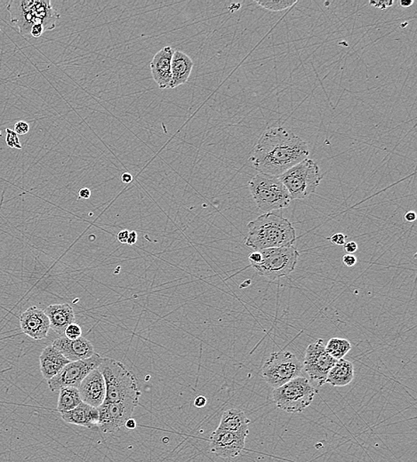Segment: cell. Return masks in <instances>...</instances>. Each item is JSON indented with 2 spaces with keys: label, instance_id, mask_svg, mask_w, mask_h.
Wrapping results in <instances>:
<instances>
[{
  "label": "cell",
  "instance_id": "6da1fadb",
  "mask_svg": "<svg viewBox=\"0 0 417 462\" xmlns=\"http://www.w3.org/2000/svg\"><path fill=\"white\" fill-rule=\"evenodd\" d=\"M309 155L307 142L287 128L279 127L264 132L253 149L250 161L257 171L280 177Z\"/></svg>",
  "mask_w": 417,
  "mask_h": 462
},
{
  "label": "cell",
  "instance_id": "7a4b0ae2",
  "mask_svg": "<svg viewBox=\"0 0 417 462\" xmlns=\"http://www.w3.org/2000/svg\"><path fill=\"white\" fill-rule=\"evenodd\" d=\"M245 245L256 251L293 246L297 233L286 218L273 213L263 214L250 221Z\"/></svg>",
  "mask_w": 417,
  "mask_h": 462
},
{
  "label": "cell",
  "instance_id": "3957f363",
  "mask_svg": "<svg viewBox=\"0 0 417 462\" xmlns=\"http://www.w3.org/2000/svg\"><path fill=\"white\" fill-rule=\"evenodd\" d=\"M11 22L18 28L20 34L30 37L35 25H42L45 31L54 30L60 19V13L50 1L43 0H12L6 6Z\"/></svg>",
  "mask_w": 417,
  "mask_h": 462
},
{
  "label": "cell",
  "instance_id": "277c9868",
  "mask_svg": "<svg viewBox=\"0 0 417 462\" xmlns=\"http://www.w3.org/2000/svg\"><path fill=\"white\" fill-rule=\"evenodd\" d=\"M98 369L105 381V403L133 402L139 405L142 393L133 371L120 361L105 357Z\"/></svg>",
  "mask_w": 417,
  "mask_h": 462
},
{
  "label": "cell",
  "instance_id": "5b68a950",
  "mask_svg": "<svg viewBox=\"0 0 417 462\" xmlns=\"http://www.w3.org/2000/svg\"><path fill=\"white\" fill-rule=\"evenodd\" d=\"M249 187L257 207L263 213L283 209L291 203L290 194L279 177L259 173L250 180Z\"/></svg>",
  "mask_w": 417,
  "mask_h": 462
},
{
  "label": "cell",
  "instance_id": "8992f818",
  "mask_svg": "<svg viewBox=\"0 0 417 462\" xmlns=\"http://www.w3.org/2000/svg\"><path fill=\"white\" fill-rule=\"evenodd\" d=\"M279 178L287 187L291 200H304L314 194L321 183L322 175L317 163L304 159L288 169Z\"/></svg>",
  "mask_w": 417,
  "mask_h": 462
},
{
  "label": "cell",
  "instance_id": "52a82bcc",
  "mask_svg": "<svg viewBox=\"0 0 417 462\" xmlns=\"http://www.w3.org/2000/svg\"><path fill=\"white\" fill-rule=\"evenodd\" d=\"M317 391L307 378L298 376L273 392V402L283 411L295 413L307 409L314 401Z\"/></svg>",
  "mask_w": 417,
  "mask_h": 462
},
{
  "label": "cell",
  "instance_id": "ba28073f",
  "mask_svg": "<svg viewBox=\"0 0 417 462\" xmlns=\"http://www.w3.org/2000/svg\"><path fill=\"white\" fill-rule=\"evenodd\" d=\"M262 260L252 265L260 276L275 280L294 272L299 260V253L293 246L261 250Z\"/></svg>",
  "mask_w": 417,
  "mask_h": 462
},
{
  "label": "cell",
  "instance_id": "9c48e42d",
  "mask_svg": "<svg viewBox=\"0 0 417 462\" xmlns=\"http://www.w3.org/2000/svg\"><path fill=\"white\" fill-rule=\"evenodd\" d=\"M302 363L290 352H273L263 364L261 375L267 384L274 388L300 376Z\"/></svg>",
  "mask_w": 417,
  "mask_h": 462
},
{
  "label": "cell",
  "instance_id": "30bf717a",
  "mask_svg": "<svg viewBox=\"0 0 417 462\" xmlns=\"http://www.w3.org/2000/svg\"><path fill=\"white\" fill-rule=\"evenodd\" d=\"M102 362L103 357L95 353L90 359L69 363L60 373L47 381L48 387L52 391H60L65 387L79 388L82 381Z\"/></svg>",
  "mask_w": 417,
  "mask_h": 462
},
{
  "label": "cell",
  "instance_id": "8fae6325",
  "mask_svg": "<svg viewBox=\"0 0 417 462\" xmlns=\"http://www.w3.org/2000/svg\"><path fill=\"white\" fill-rule=\"evenodd\" d=\"M336 361L326 352L323 340H318L308 346L302 369L321 387L326 383L329 371Z\"/></svg>",
  "mask_w": 417,
  "mask_h": 462
},
{
  "label": "cell",
  "instance_id": "7c38bea8",
  "mask_svg": "<svg viewBox=\"0 0 417 462\" xmlns=\"http://www.w3.org/2000/svg\"><path fill=\"white\" fill-rule=\"evenodd\" d=\"M133 402L105 403L98 408V426L103 433H115L125 427L127 420L132 418L135 408Z\"/></svg>",
  "mask_w": 417,
  "mask_h": 462
},
{
  "label": "cell",
  "instance_id": "4fadbf2b",
  "mask_svg": "<svg viewBox=\"0 0 417 462\" xmlns=\"http://www.w3.org/2000/svg\"><path fill=\"white\" fill-rule=\"evenodd\" d=\"M248 435L217 429L210 437V451L224 458L238 457L244 450Z\"/></svg>",
  "mask_w": 417,
  "mask_h": 462
},
{
  "label": "cell",
  "instance_id": "5bb4252c",
  "mask_svg": "<svg viewBox=\"0 0 417 462\" xmlns=\"http://www.w3.org/2000/svg\"><path fill=\"white\" fill-rule=\"evenodd\" d=\"M78 390L85 404L98 408L105 401L106 386L98 368L93 370L79 385Z\"/></svg>",
  "mask_w": 417,
  "mask_h": 462
},
{
  "label": "cell",
  "instance_id": "9a60e30c",
  "mask_svg": "<svg viewBox=\"0 0 417 462\" xmlns=\"http://www.w3.org/2000/svg\"><path fill=\"white\" fill-rule=\"evenodd\" d=\"M20 325L23 332L34 340L46 338L50 332V319L44 311L33 306L23 312L20 317Z\"/></svg>",
  "mask_w": 417,
  "mask_h": 462
},
{
  "label": "cell",
  "instance_id": "2e32d148",
  "mask_svg": "<svg viewBox=\"0 0 417 462\" xmlns=\"http://www.w3.org/2000/svg\"><path fill=\"white\" fill-rule=\"evenodd\" d=\"M52 345L71 362L90 359L95 354L93 344L83 337L69 340L65 336H61L55 340Z\"/></svg>",
  "mask_w": 417,
  "mask_h": 462
},
{
  "label": "cell",
  "instance_id": "e0dca14e",
  "mask_svg": "<svg viewBox=\"0 0 417 462\" xmlns=\"http://www.w3.org/2000/svg\"><path fill=\"white\" fill-rule=\"evenodd\" d=\"M171 47H163L151 62V71L156 84L161 89L170 88L172 81L171 62L173 54Z\"/></svg>",
  "mask_w": 417,
  "mask_h": 462
},
{
  "label": "cell",
  "instance_id": "ac0fdd59",
  "mask_svg": "<svg viewBox=\"0 0 417 462\" xmlns=\"http://www.w3.org/2000/svg\"><path fill=\"white\" fill-rule=\"evenodd\" d=\"M62 419L69 425L84 427V428L92 429L98 425L99 411L98 408L85 403H81L77 408L72 411L61 413Z\"/></svg>",
  "mask_w": 417,
  "mask_h": 462
},
{
  "label": "cell",
  "instance_id": "d6986e66",
  "mask_svg": "<svg viewBox=\"0 0 417 462\" xmlns=\"http://www.w3.org/2000/svg\"><path fill=\"white\" fill-rule=\"evenodd\" d=\"M50 322V328L64 336L65 329L75 323V312L71 305L67 304L48 306L44 311Z\"/></svg>",
  "mask_w": 417,
  "mask_h": 462
},
{
  "label": "cell",
  "instance_id": "ffe728a7",
  "mask_svg": "<svg viewBox=\"0 0 417 462\" xmlns=\"http://www.w3.org/2000/svg\"><path fill=\"white\" fill-rule=\"evenodd\" d=\"M40 371L43 377L50 381L60 373L66 364L71 363L53 345H48L44 349L40 357Z\"/></svg>",
  "mask_w": 417,
  "mask_h": 462
},
{
  "label": "cell",
  "instance_id": "44dd1931",
  "mask_svg": "<svg viewBox=\"0 0 417 462\" xmlns=\"http://www.w3.org/2000/svg\"><path fill=\"white\" fill-rule=\"evenodd\" d=\"M193 67L194 62L189 55L180 50L173 51L171 62L172 81L170 88H176L189 81Z\"/></svg>",
  "mask_w": 417,
  "mask_h": 462
},
{
  "label": "cell",
  "instance_id": "7402d4cb",
  "mask_svg": "<svg viewBox=\"0 0 417 462\" xmlns=\"http://www.w3.org/2000/svg\"><path fill=\"white\" fill-rule=\"evenodd\" d=\"M250 420L241 409L232 408L222 413L218 429L249 436Z\"/></svg>",
  "mask_w": 417,
  "mask_h": 462
},
{
  "label": "cell",
  "instance_id": "603a6c76",
  "mask_svg": "<svg viewBox=\"0 0 417 462\" xmlns=\"http://www.w3.org/2000/svg\"><path fill=\"white\" fill-rule=\"evenodd\" d=\"M354 379V366L353 363L346 359L337 360L330 369L326 377V383L333 387H345Z\"/></svg>",
  "mask_w": 417,
  "mask_h": 462
},
{
  "label": "cell",
  "instance_id": "cb8c5ba5",
  "mask_svg": "<svg viewBox=\"0 0 417 462\" xmlns=\"http://www.w3.org/2000/svg\"><path fill=\"white\" fill-rule=\"evenodd\" d=\"M59 391L57 410L60 413L72 411L83 403L78 388L65 387Z\"/></svg>",
  "mask_w": 417,
  "mask_h": 462
},
{
  "label": "cell",
  "instance_id": "d4e9b609",
  "mask_svg": "<svg viewBox=\"0 0 417 462\" xmlns=\"http://www.w3.org/2000/svg\"><path fill=\"white\" fill-rule=\"evenodd\" d=\"M325 347L329 355L336 360L343 359L352 350V344L349 340L342 338L330 339Z\"/></svg>",
  "mask_w": 417,
  "mask_h": 462
},
{
  "label": "cell",
  "instance_id": "484cf974",
  "mask_svg": "<svg viewBox=\"0 0 417 462\" xmlns=\"http://www.w3.org/2000/svg\"><path fill=\"white\" fill-rule=\"evenodd\" d=\"M261 8L269 10V11L279 12L284 11L297 4V1L290 0H282V1H255Z\"/></svg>",
  "mask_w": 417,
  "mask_h": 462
},
{
  "label": "cell",
  "instance_id": "4316f807",
  "mask_svg": "<svg viewBox=\"0 0 417 462\" xmlns=\"http://www.w3.org/2000/svg\"><path fill=\"white\" fill-rule=\"evenodd\" d=\"M81 328L76 323H73L65 329L64 336L69 340H77L79 337H81Z\"/></svg>",
  "mask_w": 417,
  "mask_h": 462
},
{
  "label": "cell",
  "instance_id": "83f0119b",
  "mask_svg": "<svg viewBox=\"0 0 417 462\" xmlns=\"http://www.w3.org/2000/svg\"><path fill=\"white\" fill-rule=\"evenodd\" d=\"M6 144H8L9 147L11 148L22 149V145L20 144L18 137H17V134L15 133V132H13L11 129H9V128H6Z\"/></svg>",
  "mask_w": 417,
  "mask_h": 462
},
{
  "label": "cell",
  "instance_id": "f1b7e54d",
  "mask_svg": "<svg viewBox=\"0 0 417 462\" xmlns=\"http://www.w3.org/2000/svg\"><path fill=\"white\" fill-rule=\"evenodd\" d=\"M30 131L29 124L25 121H19L15 125V133L19 135H24Z\"/></svg>",
  "mask_w": 417,
  "mask_h": 462
},
{
  "label": "cell",
  "instance_id": "f546056e",
  "mask_svg": "<svg viewBox=\"0 0 417 462\" xmlns=\"http://www.w3.org/2000/svg\"><path fill=\"white\" fill-rule=\"evenodd\" d=\"M347 236L343 233H336L329 238V241L336 246H343L346 243Z\"/></svg>",
  "mask_w": 417,
  "mask_h": 462
},
{
  "label": "cell",
  "instance_id": "4dcf8cb0",
  "mask_svg": "<svg viewBox=\"0 0 417 462\" xmlns=\"http://www.w3.org/2000/svg\"><path fill=\"white\" fill-rule=\"evenodd\" d=\"M394 4V2L392 0H383V1H370V5L375 6V8L379 9H387L391 8L392 5Z\"/></svg>",
  "mask_w": 417,
  "mask_h": 462
},
{
  "label": "cell",
  "instance_id": "1f68e13d",
  "mask_svg": "<svg viewBox=\"0 0 417 462\" xmlns=\"http://www.w3.org/2000/svg\"><path fill=\"white\" fill-rule=\"evenodd\" d=\"M343 262L346 267H352L356 265L357 258L354 255H345L343 257Z\"/></svg>",
  "mask_w": 417,
  "mask_h": 462
},
{
  "label": "cell",
  "instance_id": "d6a6232c",
  "mask_svg": "<svg viewBox=\"0 0 417 462\" xmlns=\"http://www.w3.org/2000/svg\"><path fill=\"white\" fill-rule=\"evenodd\" d=\"M45 33V29L42 25H35L33 29L30 30V37L38 38L42 36V34Z\"/></svg>",
  "mask_w": 417,
  "mask_h": 462
},
{
  "label": "cell",
  "instance_id": "836d02e7",
  "mask_svg": "<svg viewBox=\"0 0 417 462\" xmlns=\"http://www.w3.org/2000/svg\"><path fill=\"white\" fill-rule=\"evenodd\" d=\"M345 250L347 253H349V255H353L354 253L357 252L358 250V245L356 242L354 241H349L346 242L345 245Z\"/></svg>",
  "mask_w": 417,
  "mask_h": 462
},
{
  "label": "cell",
  "instance_id": "e575fe53",
  "mask_svg": "<svg viewBox=\"0 0 417 462\" xmlns=\"http://www.w3.org/2000/svg\"><path fill=\"white\" fill-rule=\"evenodd\" d=\"M130 231L127 229H124L121 231L119 234H118V241H119L121 244H127L128 236H130Z\"/></svg>",
  "mask_w": 417,
  "mask_h": 462
},
{
  "label": "cell",
  "instance_id": "d590c367",
  "mask_svg": "<svg viewBox=\"0 0 417 462\" xmlns=\"http://www.w3.org/2000/svg\"><path fill=\"white\" fill-rule=\"evenodd\" d=\"M207 398L203 397V395H199L194 400V405H195L198 408H202L205 405H207Z\"/></svg>",
  "mask_w": 417,
  "mask_h": 462
},
{
  "label": "cell",
  "instance_id": "8d00e7d4",
  "mask_svg": "<svg viewBox=\"0 0 417 462\" xmlns=\"http://www.w3.org/2000/svg\"><path fill=\"white\" fill-rule=\"evenodd\" d=\"M79 196L82 200H88L91 197V190L88 189V187H83V189L79 191Z\"/></svg>",
  "mask_w": 417,
  "mask_h": 462
},
{
  "label": "cell",
  "instance_id": "74e56055",
  "mask_svg": "<svg viewBox=\"0 0 417 462\" xmlns=\"http://www.w3.org/2000/svg\"><path fill=\"white\" fill-rule=\"evenodd\" d=\"M137 238L138 236L137 232L135 231H130V236H128V239H127V245H135V243L137 242Z\"/></svg>",
  "mask_w": 417,
  "mask_h": 462
},
{
  "label": "cell",
  "instance_id": "f35d334b",
  "mask_svg": "<svg viewBox=\"0 0 417 462\" xmlns=\"http://www.w3.org/2000/svg\"><path fill=\"white\" fill-rule=\"evenodd\" d=\"M405 220L409 222H413L416 220V214L413 211H409L405 214Z\"/></svg>",
  "mask_w": 417,
  "mask_h": 462
},
{
  "label": "cell",
  "instance_id": "ab89813d",
  "mask_svg": "<svg viewBox=\"0 0 417 462\" xmlns=\"http://www.w3.org/2000/svg\"><path fill=\"white\" fill-rule=\"evenodd\" d=\"M125 427H126V429H135L137 428V422H135V420L133 418H130V420H127L126 425H125Z\"/></svg>",
  "mask_w": 417,
  "mask_h": 462
},
{
  "label": "cell",
  "instance_id": "60d3db41",
  "mask_svg": "<svg viewBox=\"0 0 417 462\" xmlns=\"http://www.w3.org/2000/svg\"><path fill=\"white\" fill-rule=\"evenodd\" d=\"M121 180H122L124 183H130L132 180H133V176H132L130 173H125L122 176H121Z\"/></svg>",
  "mask_w": 417,
  "mask_h": 462
},
{
  "label": "cell",
  "instance_id": "b9f144b4",
  "mask_svg": "<svg viewBox=\"0 0 417 462\" xmlns=\"http://www.w3.org/2000/svg\"><path fill=\"white\" fill-rule=\"evenodd\" d=\"M413 4V0L411 1H406V0H402V1H399V5L402 6V8H410Z\"/></svg>",
  "mask_w": 417,
  "mask_h": 462
}]
</instances>
